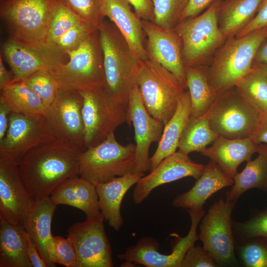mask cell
I'll return each instance as SVG.
<instances>
[{
  "label": "cell",
  "instance_id": "6da1fadb",
  "mask_svg": "<svg viewBox=\"0 0 267 267\" xmlns=\"http://www.w3.org/2000/svg\"><path fill=\"white\" fill-rule=\"evenodd\" d=\"M82 152L55 140L26 153L18 167L21 178L33 198L37 200L48 198L65 180L79 176Z\"/></svg>",
  "mask_w": 267,
  "mask_h": 267
},
{
  "label": "cell",
  "instance_id": "7a4b0ae2",
  "mask_svg": "<svg viewBox=\"0 0 267 267\" xmlns=\"http://www.w3.org/2000/svg\"><path fill=\"white\" fill-rule=\"evenodd\" d=\"M98 31L103 55L105 87L115 100L128 106L131 91L137 84L139 60L113 23L105 20Z\"/></svg>",
  "mask_w": 267,
  "mask_h": 267
},
{
  "label": "cell",
  "instance_id": "3957f363",
  "mask_svg": "<svg viewBox=\"0 0 267 267\" xmlns=\"http://www.w3.org/2000/svg\"><path fill=\"white\" fill-rule=\"evenodd\" d=\"M267 37V26L226 39L208 68V82L216 95L234 86L252 69L256 51Z\"/></svg>",
  "mask_w": 267,
  "mask_h": 267
},
{
  "label": "cell",
  "instance_id": "277c9868",
  "mask_svg": "<svg viewBox=\"0 0 267 267\" xmlns=\"http://www.w3.org/2000/svg\"><path fill=\"white\" fill-rule=\"evenodd\" d=\"M222 0H214L203 13L180 21L173 29L182 41L185 67L209 66L226 40L218 21V10Z\"/></svg>",
  "mask_w": 267,
  "mask_h": 267
},
{
  "label": "cell",
  "instance_id": "5b68a950",
  "mask_svg": "<svg viewBox=\"0 0 267 267\" xmlns=\"http://www.w3.org/2000/svg\"><path fill=\"white\" fill-rule=\"evenodd\" d=\"M57 0H0V16L10 38L28 44H47Z\"/></svg>",
  "mask_w": 267,
  "mask_h": 267
},
{
  "label": "cell",
  "instance_id": "8992f818",
  "mask_svg": "<svg viewBox=\"0 0 267 267\" xmlns=\"http://www.w3.org/2000/svg\"><path fill=\"white\" fill-rule=\"evenodd\" d=\"M136 83L148 113L165 125L177 109L178 97L186 90L173 73L149 58L139 60Z\"/></svg>",
  "mask_w": 267,
  "mask_h": 267
},
{
  "label": "cell",
  "instance_id": "52a82bcc",
  "mask_svg": "<svg viewBox=\"0 0 267 267\" xmlns=\"http://www.w3.org/2000/svg\"><path fill=\"white\" fill-rule=\"evenodd\" d=\"M69 59L50 69L60 87L79 91L105 86L103 55L98 30L92 32Z\"/></svg>",
  "mask_w": 267,
  "mask_h": 267
},
{
  "label": "cell",
  "instance_id": "ba28073f",
  "mask_svg": "<svg viewBox=\"0 0 267 267\" xmlns=\"http://www.w3.org/2000/svg\"><path fill=\"white\" fill-rule=\"evenodd\" d=\"M135 144H120L114 132L100 143L82 152L79 176L93 183L108 181L116 177L134 173Z\"/></svg>",
  "mask_w": 267,
  "mask_h": 267
},
{
  "label": "cell",
  "instance_id": "9c48e42d",
  "mask_svg": "<svg viewBox=\"0 0 267 267\" xmlns=\"http://www.w3.org/2000/svg\"><path fill=\"white\" fill-rule=\"evenodd\" d=\"M205 115L218 136L243 138L256 130L260 113L233 86L217 94Z\"/></svg>",
  "mask_w": 267,
  "mask_h": 267
},
{
  "label": "cell",
  "instance_id": "30bf717a",
  "mask_svg": "<svg viewBox=\"0 0 267 267\" xmlns=\"http://www.w3.org/2000/svg\"><path fill=\"white\" fill-rule=\"evenodd\" d=\"M84 99L82 114L86 149L104 140L129 120L128 106L115 100L105 86L79 91Z\"/></svg>",
  "mask_w": 267,
  "mask_h": 267
},
{
  "label": "cell",
  "instance_id": "8fae6325",
  "mask_svg": "<svg viewBox=\"0 0 267 267\" xmlns=\"http://www.w3.org/2000/svg\"><path fill=\"white\" fill-rule=\"evenodd\" d=\"M235 203L220 199L210 207L199 223V240L218 266H230L237 263L231 218Z\"/></svg>",
  "mask_w": 267,
  "mask_h": 267
},
{
  "label": "cell",
  "instance_id": "7c38bea8",
  "mask_svg": "<svg viewBox=\"0 0 267 267\" xmlns=\"http://www.w3.org/2000/svg\"><path fill=\"white\" fill-rule=\"evenodd\" d=\"M83 103V97L79 90L60 87L44 115L55 140L82 151L86 149L82 114Z\"/></svg>",
  "mask_w": 267,
  "mask_h": 267
},
{
  "label": "cell",
  "instance_id": "4fadbf2b",
  "mask_svg": "<svg viewBox=\"0 0 267 267\" xmlns=\"http://www.w3.org/2000/svg\"><path fill=\"white\" fill-rule=\"evenodd\" d=\"M54 141L44 116L11 112L6 134L0 141V157L19 165L31 149Z\"/></svg>",
  "mask_w": 267,
  "mask_h": 267
},
{
  "label": "cell",
  "instance_id": "5bb4252c",
  "mask_svg": "<svg viewBox=\"0 0 267 267\" xmlns=\"http://www.w3.org/2000/svg\"><path fill=\"white\" fill-rule=\"evenodd\" d=\"M2 50L13 74L10 83L23 81L38 70L52 69L69 59L54 44L31 45L10 38L3 44Z\"/></svg>",
  "mask_w": 267,
  "mask_h": 267
},
{
  "label": "cell",
  "instance_id": "9a60e30c",
  "mask_svg": "<svg viewBox=\"0 0 267 267\" xmlns=\"http://www.w3.org/2000/svg\"><path fill=\"white\" fill-rule=\"evenodd\" d=\"M101 216L78 222L68 230L76 255V267H112L111 248Z\"/></svg>",
  "mask_w": 267,
  "mask_h": 267
},
{
  "label": "cell",
  "instance_id": "2e32d148",
  "mask_svg": "<svg viewBox=\"0 0 267 267\" xmlns=\"http://www.w3.org/2000/svg\"><path fill=\"white\" fill-rule=\"evenodd\" d=\"M35 201L18 165L0 157V219L24 227Z\"/></svg>",
  "mask_w": 267,
  "mask_h": 267
},
{
  "label": "cell",
  "instance_id": "e0dca14e",
  "mask_svg": "<svg viewBox=\"0 0 267 267\" xmlns=\"http://www.w3.org/2000/svg\"><path fill=\"white\" fill-rule=\"evenodd\" d=\"M142 23L147 37L145 48L148 58L173 73L186 90L187 80L180 37L173 29L163 27L148 20H142Z\"/></svg>",
  "mask_w": 267,
  "mask_h": 267
},
{
  "label": "cell",
  "instance_id": "ac0fdd59",
  "mask_svg": "<svg viewBox=\"0 0 267 267\" xmlns=\"http://www.w3.org/2000/svg\"><path fill=\"white\" fill-rule=\"evenodd\" d=\"M128 123L134 129L135 160L134 173H144L150 170L149 151L151 144L160 141L164 124L147 111L142 101L138 86L132 88L128 105Z\"/></svg>",
  "mask_w": 267,
  "mask_h": 267
},
{
  "label": "cell",
  "instance_id": "d6986e66",
  "mask_svg": "<svg viewBox=\"0 0 267 267\" xmlns=\"http://www.w3.org/2000/svg\"><path fill=\"white\" fill-rule=\"evenodd\" d=\"M205 167L192 160L188 155L175 152L162 160L149 174L140 178L133 191L134 203L140 204L154 189L164 184L188 177L198 179Z\"/></svg>",
  "mask_w": 267,
  "mask_h": 267
},
{
  "label": "cell",
  "instance_id": "ffe728a7",
  "mask_svg": "<svg viewBox=\"0 0 267 267\" xmlns=\"http://www.w3.org/2000/svg\"><path fill=\"white\" fill-rule=\"evenodd\" d=\"M103 15L108 17L128 43L138 60L148 58L142 19L132 10L127 0H100Z\"/></svg>",
  "mask_w": 267,
  "mask_h": 267
},
{
  "label": "cell",
  "instance_id": "44dd1931",
  "mask_svg": "<svg viewBox=\"0 0 267 267\" xmlns=\"http://www.w3.org/2000/svg\"><path fill=\"white\" fill-rule=\"evenodd\" d=\"M56 206L49 197L35 200L24 226L47 267H55V246L51 223Z\"/></svg>",
  "mask_w": 267,
  "mask_h": 267
},
{
  "label": "cell",
  "instance_id": "7402d4cb",
  "mask_svg": "<svg viewBox=\"0 0 267 267\" xmlns=\"http://www.w3.org/2000/svg\"><path fill=\"white\" fill-rule=\"evenodd\" d=\"M260 150V144L251 137L227 138L219 136L209 147L200 153L216 162L228 177L233 178L238 166L251 160L252 155Z\"/></svg>",
  "mask_w": 267,
  "mask_h": 267
},
{
  "label": "cell",
  "instance_id": "603a6c76",
  "mask_svg": "<svg viewBox=\"0 0 267 267\" xmlns=\"http://www.w3.org/2000/svg\"><path fill=\"white\" fill-rule=\"evenodd\" d=\"M69 178L60 183L49 197L55 205H66L82 211L86 219L101 216L95 184L81 176Z\"/></svg>",
  "mask_w": 267,
  "mask_h": 267
},
{
  "label": "cell",
  "instance_id": "cb8c5ba5",
  "mask_svg": "<svg viewBox=\"0 0 267 267\" xmlns=\"http://www.w3.org/2000/svg\"><path fill=\"white\" fill-rule=\"evenodd\" d=\"M233 178L226 176L219 165L211 160L194 185L188 191L178 194L172 202L176 208L202 211L207 199L222 188L232 186Z\"/></svg>",
  "mask_w": 267,
  "mask_h": 267
},
{
  "label": "cell",
  "instance_id": "d4e9b609",
  "mask_svg": "<svg viewBox=\"0 0 267 267\" xmlns=\"http://www.w3.org/2000/svg\"><path fill=\"white\" fill-rule=\"evenodd\" d=\"M144 176V173H134L116 177L105 182L93 183L101 216L115 230H119L124 223L121 206L124 196Z\"/></svg>",
  "mask_w": 267,
  "mask_h": 267
},
{
  "label": "cell",
  "instance_id": "484cf974",
  "mask_svg": "<svg viewBox=\"0 0 267 267\" xmlns=\"http://www.w3.org/2000/svg\"><path fill=\"white\" fill-rule=\"evenodd\" d=\"M159 243L154 238H141L136 245L128 248L117 256L125 260V265H141L146 267H181L185 251L178 245H173L168 255L159 252Z\"/></svg>",
  "mask_w": 267,
  "mask_h": 267
},
{
  "label": "cell",
  "instance_id": "4316f807",
  "mask_svg": "<svg viewBox=\"0 0 267 267\" xmlns=\"http://www.w3.org/2000/svg\"><path fill=\"white\" fill-rule=\"evenodd\" d=\"M191 102L189 91L185 90L178 98L177 109L171 118L164 125L158 147L150 157V172L166 157L176 152L182 131L191 114Z\"/></svg>",
  "mask_w": 267,
  "mask_h": 267
},
{
  "label": "cell",
  "instance_id": "83f0119b",
  "mask_svg": "<svg viewBox=\"0 0 267 267\" xmlns=\"http://www.w3.org/2000/svg\"><path fill=\"white\" fill-rule=\"evenodd\" d=\"M24 227L0 219V267H32Z\"/></svg>",
  "mask_w": 267,
  "mask_h": 267
},
{
  "label": "cell",
  "instance_id": "f1b7e54d",
  "mask_svg": "<svg viewBox=\"0 0 267 267\" xmlns=\"http://www.w3.org/2000/svg\"><path fill=\"white\" fill-rule=\"evenodd\" d=\"M262 0H222L218 10L219 28L227 38L235 37L254 18Z\"/></svg>",
  "mask_w": 267,
  "mask_h": 267
},
{
  "label": "cell",
  "instance_id": "f546056e",
  "mask_svg": "<svg viewBox=\"0 0 267 267\" xmlns=\"http://www.w3.org/2000/svg\"><path fill=\"white\" fill-rule=\"evenodd\" d=\"M258 156L247 162L243 171L233 178L234 183L226 192V200L236 202L246 191L258 188L267 192V150L260 144Z\"/></svg>",
  "mask_w": 267,
  "mask_h": 267
},
{
  "label": "cell",
  "instance_id": "4dcf8cb0",
  "mask_svg": "<svg viewBox=\"0 0 267 267\" xmlns=\"http://www.w3.org/2000/svg\"><path fill=\"white\" fill-rule=\"evenodd\" d=\"M0 99L13 113L42 116L46 109L40 97L23 81L11 83L1 89Z\"/></svg>",
  "mask_w": 267,
  "mask_h": 267
},
{
  "label": "cell",
  "instance_id": "1f68e13d",
  "mask_svg": "<svg viewBox=\"0 0 267 267\" xmlns=\"http://www.w3.org/2000/svg\"><path fill=\"white\" fill-rule=\"evenodd\" d=\"M208 66L185 67L191 117H199L206 114L216 96L208 82Z\"/></svg>",
  "mask_w": 267,
  "mask_h": 267
},
{
  "label": "cell",
  "instance_id": "d6a6232c",
  "mask_svg": "<svg viewBox=\"0 0 267 267\" xmlns=\"http://www.w3.org/2000/svg\"><path fill=\"white\" fill-rule=\"evenodd\" d=\"M218 137L211 129L205 115L190 116L180 137L178 151L188 155L192 152H200Z\"/></svg>",
  "mask_w": 267,
  "mask_h": 267
},
{
  "label": "cell",
  "instance_id": "836d02e7",
  "mask_svg": "<svg viewBox=\"0 0 267 267\" xmlns=\"http://www.w3.org/2000/svg\"><path fill=\"white\" fill-rule=\"evenodd\" d=\"M234 87L237 91L260 114H267V75L252 69Z\"/></svg>",
  "mask_w": 267,
  "mask_h": 267
},
{
  "label": "cell",
  "instance_id": "e575fe53",
  "mask_svg": "<svg viewBox=\"0 0 267 267\" xmlns=\"http://www.w3.org/2000/svg\"><path fill=\"white\" fill-rule=\"evenodd\" d=\"M94 31L99 30L105 21L100 0H59Z\"/></svg>",
  "mask_w": 267,
  "mask_h": 267
},
{
  "label": "cell",
  "instance_id": "d590c367",
  "mask_svg": "<svg viewBox=\"0 0 267 267\" xmlns=\"http://www.w3.org/2000/svg\"><path fill=\"white\" fill-rule=\"evenodd\" d=\"M23 81L37 94L46 108L54 99L60 88L50 69L38 70Z\"/></svg>",
  "mask_w": 267,
  "mask_h": 267
},
{
  "label": "cell",
  "instance_id": "8d00e7d4",
  "mask_svg": "<svg viewBox=\"0 0 267 267\" xmlns=\"http://www.w3.org/2000/svg\"><path fill=\"white\" fill-rule=\"evenodd\" d=\"M82 22H84L79 17L57 0L46 43L54 44L66 32Z\"/></svg>",
  "mask_w": 267,
  "mask_h": 267
},
{
  "label": "cell",
  "instance_id": "74e56055",
  "mask_svg": "<svg viewBox=\"0 0 267 267\" xmlns=\"http://www.w3.org/2000/svg\"><path fill=\"white\" fill-rule=\"evenodd\" d=\"M154 22L163 27L173 29L179 22L180 16L189 0H153Z\"/></svg>",
  "mask_w": 267,
  "mask_h": 267
},
{
  "label": "cell",
  "instance_id": "f35d334b",
  "mask_svg": "<svg viewBox=\"0 0 267 267\" xmlns=\"http://www.w3.org/2000/svg\"><path fill=\"white\" fill-rule=\"evenodd\" d=\"M239 255L247 267H267V241L260 237L240 242Z\"/></svg>",
  "mask_w": 267,
  "mask_h": 267
},
{
  "label": "cell",
  "instance_id": "ab89813d",
  "mask_svg": "<svg viewBox=\"0 0 267 267\" xmlns=\"http://www.w3.org/2000/svg\"><path fill=\"white\" fill-rule=\"evenodd\" d=\"M234 237L242 242L260 237L267 241V208L243 222H233Z\"/></svg>",
  "mask_w": 267,
  "mask_h": 267
},
{
  "label": "cell",
  "instance_id": "60d3db41",
  "mask_svg": "<svg viewBox=\"0 0 267 267\" xmlns=\"http://www.w3.org/2000/svg\"><path fill=\"white\" fill-rule=\"evenodd\" d=\"M93 31L85 23H81L66 32L54 44L67 54L76 49Z\"/></svg>",
  "mask_w": 267,
  "mask_h": 267
},
{
  "label": "cell",
  "instance_id": "b9f144b4",
  "mask_svg": "<svg viewBox=\"0 0 267 267\" xmlns=\"http://www.w3.org/2000/svg\"><path fill=\"white\" fill-rule=\"evenodd\" d=\"M215 259L203 246H191L186 253L181 267H217Z\"/></svg>",
  "mask_w": 267,
  "mask_h": 267
},
{
  "label": "cell",
  "instance_id": "7bdbcfd3",
  "mask_svg": "<svg viewBox=\"0 0 267 267\" xmlns=\"http://www.w3.org/2000/svg\"><path fill=\"white\" fill-rule=\"evenodd\" d=\"M53 239L55 246V263L67 267H76V253L70 238L54 236Z\"/></svg>",
  "mask_w": 267,
  "mask_h": 267
},
{
  "label": "cell",
  "instance_id": "ee69618b",
  "mask_svg": "<svg viewBox=\"0 0 267 267\" xmlns=\"http://www.w3.org/2000/svg\"><path fill=\"white\" fill-rule=\"evenodd\" d=\"M267 26V0H262L253 20L235 37H241Z\"/></svg>",
  "mask_w": 267,
  "mask_h": 267
},
{
  "label": "cell",
  "instance_id": "f6af8a7d",
  "mask_svg": "<svg viewBox=\"0 0 267 267\" xmlns=\"http://www.w3.org/2000/svg\"><path fill=\"white\" fill-rule=\"evenodd\" d=\"M135 13L142 19L154 22L153 0H127Z\"/></svg>",
  "mask_w": 267,
  "mask_h": 267
},
{
  "label": "cell",
  "instance_id": "bcb514c9",
  "mask_svg": "<svg viewBox=\"0 0 267 267\" xmlns=\"http://www.w3.org/2000/svg\"><path fill=\"white\" fill-rule=\"evenodd\" d=\"M214 0H189L186 8L180 16L179 22L200 14Z\"/></svg>",
  "mask_w": 267,
  "mask_h": 267
},
{
  "label": "cell",
  "instance_id": "7dc6e473",
  "mask_svg": "<svg viewBox=\"0 0 267 267\" xmlns=\"http://www.w3.org/2000/svg\"><path fill=\"white\" fill-rule=\"evenodd\" d=\"M26 236L27 242V255L32 267H47L36 244L26 232Z\"/></svg>",
  "mask_w": 267,
  "mask_h": 267
},
{
  "label": "cell",
  "instance_id": "c3c4849f",
  "mask_svg": "<svg viewBox=\"0 0 267 267\" xmlns=\"http://www.w3.org/2000/svg\"><path fill=\"white\" fill-rule=\"evenodd\" d=\"M257 144H267V114H260L257 128L251 136Z\"/></svg>",
  "mask_w": 267,
  "mask_h": 267
},
{
  "label": "cell",
  "instance_id": "681fc988",
  "mask_svg": "<svg viewBox=\"0 0 267 267\" xmlns=\"http://www.w3.org/2000/svg\"><path fill=\"white\" fill-rule=\"evenodd\" d=\"M11 113V111L6 104L0 99V141L6 134Z\"/></svg>",
  "mask_w": 267,
  "mask_h": 267
},
{
  "label": "cell",
  "instance_id": "f907efd6",
  "mask_svg": "<svg viewBox=\"0 0 267 267\" xmlns=\"http://www.w3.org/2000/svg\"><path fill=\"white\" fill-rule=\"evenodd\" d=\"M12 72L8 71L3 64L1 54L0 55V89L9 85L13 79Z\"/></svg>",
  "mask_w": 267,
  "mask_h": 267
},
{
  "label": "cell",
  "instance_id": "816d5d0a",
  "mask_svg": "<svg viewBox=\"0 0 267 267\" xmlns=\"http://www.w3.org/2000/svg\"><path fill=\"white\" fill-rule=\"evenodd\" d=\"M253 62L267 64V37L259 45L255 54Z\"/></svg>",
  "mask_w": 267,
  "mask_h": 267
},
{
  "label": "cell",
  "instance_id": "f5cc1de1",
  "mask_svg": "<svg viewBox=\"0 0 267 267\" xmlns=\"http://www.w3.org/2000/svg\"><path fill=\"white\" fill-rule=\"evenodd\" d=\"M252 68L258 69L267 75V64H259L253 62Z\"/></svg>",
  "mask_w": 267,
  "mask_h": 267
},
{
  "label": "cell",
  "instance_id": "db71d44e",
  "mask_svg": "<svg viewBox=\"0 0 267 267\" xmlns=\"http://www.w3.org/2000/svg\"><path fill=\"white\" fill-rule=\"evenodd\" d=\"M265 147L266 148V149L267 150V144H263Z\"/></svg>",
  "mask_w": 267,
  "mask_h": 267
}]
</instances>
